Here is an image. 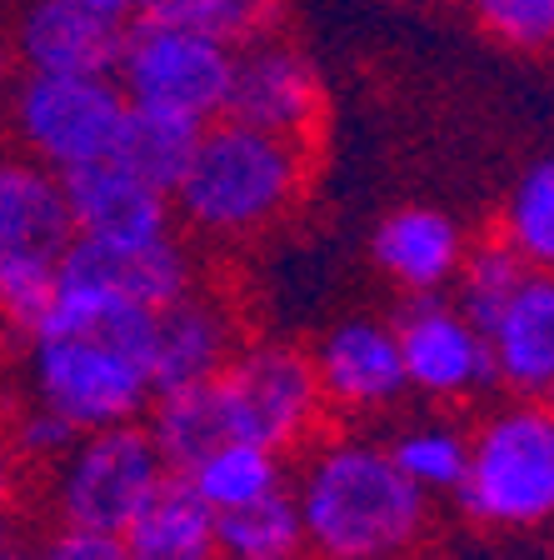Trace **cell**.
<instances>
[{"mask_svg": "<svg viewBox=\"0 0 554 560\" xmlns=\"http://www.w3.org/2000/svg\"><path fill=\"white\" fill-rule=\"evenodd\" d=\"M151 315L110 295L60 285L56 305L31 330V390L75 431L140 420L155 396Z\"/></svg>", "mask_w": 554, "mask_h": 560, "instance_id": "cell-1", "label": "cell"}, {"mask_svg": "<svg viewBox=\"0 0 554 560\" xmlns=\"http://www.w3.org/2000/svg\"><path fill=\"white\" fill-rule=\"evenodd\" d=\"M290 490L305 546L320 560H400L429 530V495L410 486L385 441L369 435L315 441Z\"/></svg>", "mask_w": 554, "mask_h": 560, "instance_id": "cell-2", "label": "cell"}, {"mask_svg": "<svg viewBox=\"0 0 554 560\" xmlns=\"http://www.w3.org/2000/svg\"><path fill=\"white\" fill-rule=\"evenodd\" d=\"M310 145L220 116L200 130L170 206L205 241H255L305 196Z\"/></svg>", "mask_w": 554, "mask_h": 560, "instance_id": "cell-3", "label": "cell"}, {"mask_svg": "<svg viewBox=\"0 0 554 560\" xmlns=\"http://www.w3.org/2000/svg\"><path fill=\"white\" fill-rule=\"evenodd\" d=\"M480 530H544L554 525V406L515 396L470 431L460 490L450 495Z\"/></svg>", "mask_w": 554, "mask_h": 560, "instance_id": "cell-4", "label": "cell"}, {"mask_svg": "<svg viewBox=\"0 0 554 560\" xmlns=\"http://www.w3.org/2000/svg\"><path fill=\"white\" fill-rule=\"evenodd\" d=\"M5 120L21 155L70 175L120 151L130 101L116 75L101 70H25V81L11 85Z\"/></svg>", "mask_w": 554, "mask_h": 560, "instance_id": "cell-5", "label": "cell"}, {"mask_svg": "<svg viewBox=\"0 0 554 560\" xmlns=\"http://www.w3.org/2000/svg\"><path fill=\"white\" fill-rule=\"evenodd\" d=\"M235 46L205 35L196 25L151 21L140 15L126 35V50L116 60V81L135 110H155L170 120L210 126L225 116L231 95Z\"/></svg>", "mask_w": 554, "mask_h": 560, "instance_id": "cell-6", "label": "cell"}, {"mask_svg": "<svg viewBox=\"0 0 554 560\" xmlns=\"http://www.w3.org/2000/svg\"><path fill=\"white\" fill-rule=\"evenodd\" d=\"M210 385L225 410V431L270 445L280 455L310 445L325 420V396L315 381L310 350L285 346V340L235 346L231 361L210 375Z\"/></svg>", "mask_w": 554, "mask_h": 560, "instance_id": "cell-7", "label": "cell"}, {"mask_svg": "<svg viewBox=\"0 0 554 560\" xmlns=\"http://www.w3.org/2000/svg\"><path fill=\"white\" fill-rule=\"evenodd\" d=\"M170 476L155 435L140 420L120 425H95L66 445L50 476V505L60 525L81 530H110L120 536L130 515L151 501V490Z\"/></svg>", "mask_w": 554, "mask_h": 560, "instance_id": "cell-8", "label": "cell"}, {"mask_svg": "<svg viewBox=\"0 0 554 560\" xmlns=\"http://www.w3.org/2000/svg\"><path fill=\"white\" fill-rule=\"evenodd\" d=\"M400 340L404 385L410 396L429 406H460L495 385V361H490L485 326L445 295H410L400 315L390 320Z\"/></svg>", "mask_w": 554, "mask_h": 560, "instance_id": "cell-9", "label": "cell"}, {"mask_svg": "<svg viewBox=\"0 0 554 560\" xmlns=\"http://www.w3.org/2000/svg\"><path fill=\"white\" fill-rule=\"evenodd\" d=\"M225 116L245 120V126H255V130H270V136L305 140V145H310V136L325 120L320 70L295 46L275 40V35L245 40V46H235Z\"/></svg>", "mask_w": 554, "mask_h": 560, "instance_id": "cell-10", "label": "cell"}, {"mask_svg": "<svg viewBox=\"0 0 554 560\" xmlns=\"http://www.w3.org/2000/svg\"><path fill=\"white\" fill-rule=\"evenodd\" d=\"M315 381L330 410L340 416H385L390 406H400L410 396L404 385V361L400 340H394L390 320L375 315H345L325 330L310 350Z\"/></svg>", "mask_w": 554, "mask_h": 560, "instance_id": "cell-11", "label": "cell"}, {"mask_svg": "<svg viewBox=\"0 0 554 560\" xmlns=\"http://www.w3.org/2000/svg\"><path fill=\"white\" fill-rule=\"evenodd\" d=\"M60 285L110 295V301L140 305V311H161L196 285V260L175 241V231L135 245H105L70 235L66 250H60Z\"/></svg>", "mask_w": 554, "mask_h": 560, "instance_id": "cell-12", "label": "cell"}, {"mask_svg": "<svg viewBox=\"0 0 554 560\" xmlns=\"http://www.w3.org/2000/svg\"><path fill=\"white\" fill-rule=\"evenodd\" d=\"M135 0H31L15 31L25 70H101L116 75Z\"/></svg>", "mask_w": 554, "mask_h": 560, "instance_id": "cell-13", "label": "cell"}, {"mask_svg": "<svg viewBox=\"0 0 554 560\" xmlns=\"http://www.w3.org/2000/svg\"><path fill=\"white\" fill-rule=\"evenodd\" d=\"M60 190H66L70 235H85V241L135 245V241H161V235L175 231L170 190L135 175L116 155L60 175Z\"/></svg>", "mask_w": 554, "mask_h": 560, "instance_id": "cell-14", "label": "cell"}, {"mask_svg": "<svg viewBox=\"0 0 554 560\" xmlns=\"http://www.w3.org/2000/svg\"><path fill=\"white\" fill-rule=\"evenodd\" d=\"M495 385L509 396H544L554 385V270H524L485 320Z\"/></svg>", "mask_w": 554, "mask_h": 560, "instance_id": "cell-15", "label": "cell"}, {"mask_svg": "<svg viewBox=\"0 0 554 560\" xmlns=\"http://www.w3.org/2000/svg\"><path fill=\"white\" fill-rule=\"evenodd\" d=\"M470 250L460 221L439 206H400L375 225L369 256L380 276L404 295H445Z\"/></svg>", "mask_w": 554, "mask_h": 560, "instance_id": "cell-16", "label": "cell"}, {"mask_svg": "<svg viewBox=\"0 0 554 560\" xmlns=\"http://www.w3.org/2000/svg\"><path fill=\"white\" fill-rule=\"evenodd\" d=\"M235 350V311L210 291L175 295L151 315V381L155 390L210 381Z\"/></svg>", "mask_w": 554, "mask_h": 560, "instance_id": "cell-17", "label": "cell"}, {"mask_svg": "<svg viewBox=\"0 0 554 560\" xmlns=\"http://www.w3.org/2000/svg\"><path fill=\"white\" fill-rule=\"evenodd\" d=\"M70 241L60 175L21 151H0V260H60Z\"/></svg>", "mask_w": 554, "mask_h": 560, "instance_id": "cell-18", "label": "cell"}, {"mask_svg": "<svg viewBox=\"0 0 554 560\" xmlns=\"http://www.w3.org/2000/svg\"><path fill=\"white\" fill-rule=\"evenodd\" d=\"M130 560H220L215 511L200 501L185 476H165L151 501L120 530Z\"/></svg>", "mask_w": 554, "mask_h": 560, "instance_id": "cell-19", "label": "cell"}, {"mask_svg": "<svg viewBox=\"0 0 554 560\" xmlns=\"http://www.w3.org/2000/svg\"><path fill=\"white\" fill-rule=\"evenodd\" d=\"M151 425L145 431L155 435L165 466L180 476L190 470L205 451H215L220 441H231L225 431V410L215 400V385L210 381H190V385H170V390H155L151 396Z\"/></svg>", "mask_w": 554, "mask_h": 560, "instance_id": "cell-20", "label": "cell"}, {"mask_svg": "<svg viewBox=\"0 0 554 560\" xmlns=\"http://www.w3.org/2000/svg\"><path fill=\"white\" fill-rule=\"evenodd\" d=\"M180 476L190 480V490L220 515V511H235V505L260 501V495L285 486V455L270 451V445L231 435V441H220L215 451H205L196 466L180 470Z\"/></svg>", "mask_w": 554, "mask_h": 560, "instance_id": "cell-21", "label": "cell"}, {"mask_svg": "<svg viewBox=\"0 0 554 560\" xmlns=\"http://www.w3.org/2000/svg\"><path fill=\"white\" fill-rule=\"evenodd\" d=\"M220 530V560H300L305 550V521L295 505V490L280 486L260 501H245L235 511L215 515Z\"/></svg>", "mask_w": 554, "mask_h": 560, "instance_id": "cell-22", "label": "cell"}, {"mask_svg": "<svg viewBox=\"0 0 554 560\" xmlns=\"http://www.w3.org/2000/svg\"><path fill=\"white\" fill-rule=\"evenodd\" d=\"M390 460L400 466V476L415 490L435 495H455L470 460V431H460L455 420H410L385 441Z\"/></svg>", "mask_w": 554, "mask_h": 560, "instance_id": "cell-23", "label": "cell"}, {"mask_svg": "<svg viewBox=\"0 0 554 560\" xmlns=\"http://www.w3.org/2000/svg\"><path fill=\"white\" fill-rule=\"evenodd\" d=\"M499 241L530 270H554V155L520 171L499 210Z\"/></svg>", "mask_w": 554, "mask_h": 560, "instance_id": "cell-24", "label": "cell"}, {"mask_svg": "<svg viewBox=\"0 0 554 560\" xmlns=\"http://www.w3.org/2000/svg\"><path fill=\"white\" fill-rule=\"evenodd\" d=\"M200 130L205 126H190V120H170V116H155V110H135V105H130L116 161H126L130 171L155 180L161 190H175V180H180L185 165H190V151H196Z\"/></svg>", "mask_w": 554, "mask_h": 560, "instance_id": "cell-25", "label": "cell"}, {"mask_svg": "<svg viewBox=\"0 0 554 560\" xmlns=\"http://www.w3.org/2000/svg\"><path fill=\"white\" fill-rule=\"evenodd\" d=\"M135 15L196 25V31L220 35L231 46H245V40H260L275 31L280 0H135Z\"/></svg>", "mask_w": 554, "mask_h": 560, "instance_id": "cell-26", "label": "cell"}, {"mask_svg": "<svg viewBox=\"0 0 554 560\" xmlns=\"http://www.w3.org/2000/svg\"><path fill=\"white\" fill-rule=\"evenodd\" d=\"M524 270H530V266H524V260L515 256L505 241H485V245H470V250H464L460 276H455L450 291L460 295L464 311L485 326L490 315L499 311V301L515 291V280H520Z\"/></svg>", "mask_w": 554, "mask_h": 560, "instance_id": "cell-27", "label": "cell"}, {"mask_svg": "<svg viewBox=\"0 0 554 560\" xmlns=\"http://www.w3.org/2000/svg\"><path fill=\"white\" fill-rule=\"evenodd\" d=\"M60 291V260H0V320L11 330H25L31 336L40 320L50 315Z\"/></svg>", "mask_w": 554, "mask_h": 560, "instance_id": "cell-28", "label": "cell"}, {"mask_svg": "<svg viewBox=\"0 0 554 560\" xmlns=\"http://www.w3.org/2000/svg\"><path fill=\"white\" fill-rule=\"evenodd\" d=\"M470 15L505 50H554V0H470Z\"/></svg>", "mask_w": 554, "mask_h": 560, "instance_id": "cell-29", "label": "cell"}, {"mask_svg": "<svg viewBox=\"0 0 554 560\" xmlns=\"http://www.w3.org/2000/svg\"><path fill=\"white\" fill-rule=\"evenodd\" d=\"M75 435H81V431H75L70 420H60L50 406L31 400V410H21V416L11 420L5 445H11V455H25V460H46V466H56Z\"/></svg>", "mask_w": 554, "mask_h": 560, "instance_id": "cell-30", "label": "cell"}, {"mask_svg": "<svg viewBox=\"0 0 554 560\" xmlns=\"http://www.w3.org/2000/svg\"><path fill=\"white\" fill-rule=\"evenodd\" d=\"M35 560H130L126 540L110 530H81V525H60L46 540V550Z\"/></svg>", "mask_w": 554, "mask_h": 560, "instance_id": "cell-31", "label": "cell"}, {"mask_svg": "<svg viewBox=\"0 0 554 560\" xmlns=\"http://www.w3.org/2000/svg\"><path fill=\"white\" fill-rule=\"evenodd\" d=\"M5 556H15V525H11V515H5V505H0V560Z\"/></svg>", "mask_w": 554, "mask_h": 560, "instance_id": "cell-32", "label": "cell"}, {"mask_svg": "<svg viewBox=\"0 0 554 560\" xmlns=\"http://www.w3.org/2000/svg\"><path fill=\"white\" fill-rule=\"evenodd\" d=\"M5 105H11V66L0 56V120H5Z\"/></svg>", "mask_w": 554, "mask_h": 560, "instance_id": "cell-33", "label": "cell"}, {"mask_svg": "<svg viewBox=\"0 0 554 560\" xmlns=\"http://www.w3.org/2000/svg\"><path fill=\"white\" fill-rule=\"evenodd\" d=\"M5 476H11V445H5V435H0V486H5Z\"/></svg>", "mask_w": 554, "mask_h": 560, "instance_id": "cell-34", "label": "cell"}, {"mask_svg": "<svg viewBox=\"0 0 554 560\" xmlns=\"http://www.w3.org/2000/svg\"><path fill=\"white\" fill-rule=\"evenodd\" d=\"M5 560H21V556H5Z\"/></svg>", "mask_w": 554, "mask_h": 560, "instance_id": "cell-35", "label": "cell"}]
</instances>
